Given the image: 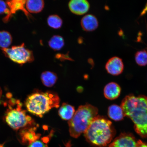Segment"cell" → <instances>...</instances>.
Returning a JSON list of instances; mask_svg holds the SVG:
<instances>
[{
	"instance_id": "obj_9",
	"label": "cell",
	"mask_w": 147,
	"mask_h": 147,
	"mask_svg": "<svg viewBox=\"0 0 147 147\" xmlns=\"http://www.w3.org/2000/svg\"><path fill=\"white\" fill-rule=\"evenodd\" d=\"M105 67L106 71L109 74L113 76H117L123 72L124 64L122 59L115 56L108 60Z\"/></svg>"
},
{
	"instance_id": "obj_17",
	"label": "cell",
	"mask_w": 147,
	"mask_h": 147,
	"mask_svg": "<svg viewBox=\"0 0 147 147\" xmlns=\"http://www.w3.org/2000/svg\"><path fill=\"white\" fill-rule=\"evenodd\" d=\"M48 44L49 47L55 51L61 50L64 47L65 42L64 38L60 35H54L49 40Z\"/></svg>"
},
{
	"instance_id": "obj_11",
	"label": "cell",
	"mask_w": 147,
	"mask_h": 147,
	"mask_svg": "<svg viewBox=\"0 0 147 147\" xmlns=\"http://www.w3.org/2000/svg\"><path fill=\"white\" fill-rule=\"evenodd\" d=\"M80 25L84 31L91 32L98 27L99 22L96 16L92 14H87L83 16L80 21Z\"/></svg>"
},
{
	"instance_id": "obj_25",
	"label": "cell",
	"mask_w": 147,
	"mask_h": 147,
	"mask_svg": "<svg viewBox=\"0 0 147 147\" xmlns=\"http://www.w3.org/2000/svg\"><path fill=\"white\" fill-rule=\"evenodd\" d=\"M147 13V3L144 7V9H143L142 12L141 13L140 16H142L144 15Z\"/></svg>"
},
{
	"instance_id": "obj_16",
	"label": "cell",
	"mask_w": 147,
	"mask_h": 147,
	"mask_svg": "<svg viewBox=\"0 0 147 147\" xmlns=\"http://www.w3.org/2000/svg\"><path fill=\"white\" fill-rule=\"evenodd\" d=\"M41 78L44 85L48 87H53L56 84L58 79L56 74L49 71H46L42 73Z\"/></svg>"
},
{
	"instance_id": "obj_23",
	"label": "cell",
	"mask_w": 147,
	"mask_h": 147,
	"mask_svg": "<svg viewBox=\"0 0 147 147\" xmlns=\"http://www.w3.org/2000/svg\"><path fill=\"white\" fill-rule=\"evenodd\" d=\"M28 147H47V145L41 141L36 140L29 144Z\"/></svg>"
},
{
	"instance_id": "obj_7",
	"label": "cell",
	"mask_w": 147,
	"mask_h": 147,
	"mask_svg": "<svg viewBox=\"0 0 147 147\" xmlns=\"http://www.w3.org/2000/svg\"><path fill=\"white\" fill-rule=\"evenodd\" d=\"M26 1L24 0H11L6 1L9 9V13L8 16L3 18V22L7 23L10 21L13 15L15 14L18 11H23L27 17L30 19L32 18L30 14L28 12L26 8Z\"/></svg>"
},
{
	"instance_id": "obj_26",
	"label": "cell",
	"mask_w": 147,
	"mask_h": 147,
	"mask_svg": "<svg viewBox=\"0 0 147 147\" xmlns=\"http://www.w3.org/2000/svg\"><path fill=\"white\" fill-rule=\"evenodd\" d=\"M71 145L70 141H69L68 142L66 143L65 145V147H71Z\"/></svg>"
},
{
	"instance_id": "obj_19",
	"label": "cell",
	"mask_w": 147,
	"mask_h": 147,
	"mask_svg": "<svg viewBox=\"0 0 147 147\" xmlns=\"http://www.w3.org/2000/svg\"><path fill=\"white\" fill-rule=\"evenodd\" d=\"M47 22L49 27L55 29L60 28L63 25V22L62 18L57 14L49 16L47 18Z\"/></svg>"
},
{
	"instance_id": "obj_5",
	"label": "cell",
	"mask_w": 147,
	"mask_h": 147,
	"mask_svg": "<svg viewBox=\"0 0 147 147\" xmlns=\"http://www.w3.org/2000/svg\"><path fill=\"white\" fill-rule=\"evenodd\" d=\"M5 120L10 127L15 130L32 125L33 123L32 119L27 115L25 110L22 109L21 104L20 102L17 108L10 107L7 110Z\"/></svg>"
},
{
	"instance_id": "obj_15",
	"label": "cell",
	"mask_w": 147,
	"mask_h": 147,
	"mask_svg": "<svg viewBox=\"0 0 147 147\" xmlns=\"http://www.w3.org/2000/svg\"><path fill=\"white\" fill-rule=\"evenodd\" d=\"M75 113L74 107L66 103L62 104L58 111L60 117L65 120H70L72 119Z\"/></svg>"
},
{
	"instance_id": "obj_2",
	"label": "cell",
	"mask_w": 147,
	"mask_h": 147,
	"mask_svg": "<svg viewBox=\"0 0 147 147\" xmlns=\"http://www.w3.org/2000/svg\"><path fill=\"white\" fill-rule=\"evenodd\" d=\"M88 142L94 146L102 147L111 142L115 135L111 121L97 115L84 133Z\"/></svg>"
},
{
	"instance_id": "obj_3",
	"label": "cell",
	"mask_w": 147,
	"mask_h": 147,
	"mask_svg": "<svg viewBox=\"0 0 147 147\" xmlns=\"http://www.w3.org/2000/svg\"><path fill=\"white\" fill-rule=\"evenodd\" d=\"M60 102L59 97L54 92H36L28 97L25 106L29 113L41 117L52 108L59 107Z\"/></svg>"
},
{
	"instance_id": "obj_20",
	"label": "cell",
	"mask_w": 147,
	"mask_h": 147,
	"mask_svg": "<svg viewBox=\"0 0 147 147\" xmlns=\"http://www.w3.org/2000/svg\"><path fill=\"white\" fill-rule=\"evenodd\" d=\"M136 63L139 66H145L147 65V52L145 50L137 51L135 54Z\"/></svg>"
},
{
	"instance_id": "obj_10",
	"label": "cell",
	"mask_w": 147,
	"mask_h": 147,
	"mask_svg": "<svg viewBox=\"0 0 147 147\" xmlns=\"http://www.w3.org/2000/svg\"><path fill=\"white\" fill-rule=\"evenodd\" d=\"M68 7L74 14L82 16L87 13L89 11L90 4L86 0H71L69 2Z\"/></svg>"
},
{
	"instance_id": "obj_27",
	"label": "cell",
	"mask_w": 147,
	"mask_h": 147,
	"mask_svg": "<svg viewBox=\"0 0 147 147\" xmlns=\"http://www.w3.org/2000/svg\"><path fill=\"white\" fill-rule=\"evenodd\" d=\"M0 147H3V145L2 144H0Z\"/></svg>"
},
{
	"instance_id": "obj_12",
	"label": "cell",
	"mask_w": 147,
	"mask_h": 147,
	"mask_svg": "<svg viewBox=\"0 0 147 147\" xmlns=\"http://www.w3.org/2000/svg\"><path fill=\"white\" fill-rule=\"evenodd\" d=\"M121 91L120 86L117 83L110 82L104 88V96L108 100H114L119 96Z\"/></svg>"
},
{
	"instance_id": "obj_24",
	"label": "cell",
	"mask_w": 147,
	"mask_h": 147,
	"mask_svg": "<svg viewBox=\"0 0 147 147\" xmlns=\"http://www.w3.org/2000/svg\"><path fill=\"white\" fill-rule=\"evenodd\" d=\"M137 147H147V143L140 140L137 141Z\"/></svg>"
},
{
	"instance_id": "obj_13",
	"label": "cell",
	"mask_w": 147,
	"mask_h": 147,
	"mask_svg": "<svg viewBox=\"0 0 147 147\" xmlns=\"http://www.w3.org/2000/svg\"><path fill=\"white\" fill-rule=\"evenodd\" d=\"M25 5L29 13H38L43 10L45 3L43 0H28L26 1Z\"/></svg>"
},
{
	"instance_id": "obj_14",
	"label": "cell",
	"mask_w": 147,
	"mask_h": 147,
	"mask_svg": "<svg viewBox=\"0 0 147 147\" xmlns=\"http://www.w3.org/2000/svg\"><path fill=\"white\" fill-rule=\"evenodd\" d=\"M108 114L110 119L115 121H120L125 117L123 110L121 106L113 104L108 108Z\"/></svg>"
},
{
	"instance_id": "obj_4",
	"label": "cell",
	"mask_w": 147,
	"mask_h": 147,
	"mask_svg": "<svg viewBox=\"0 0 147 147\" xmlns=\"http://www.w3.org/2000/svg\"><path fill=\"white\" fill-rule=\"evenodd\" d=\"M98 109L90 104L81 106L69 121L71 136L77 138L85 133L98 115Z\"/></svg>"
},
{
	"instance_id": "obj_6",
	"label": "cell",
	"mask_w": 147,
	"mask_h": 147,
	"mask_svg": "<svg viewBox=\"0 0 147 147\" xmlns=\"http://www.w3.org/2000/svg\"><path fill=\"white\" fill-rule=\"evenodd\" d=\"M1 50L5 57L14 63L21 65L31 63L34 59L32 51L27 49L24 43Z\"/></svg>"
},
{
	"instance_id": "obj_18",
	"label": "cell",
	"mask_w": 147,
	"mask_h": 147,
	"mask_svg": "<svg viewBox=\"0 0 147 147\" xmlns=\"http://www.w3.org/2000/svg\"><path fill=\"white\" fill-rule=\"evenodd\" d=\"M12 42L11 35L7 31H0V48L1 49L8 48Z\"/></svg>"
},
{
	"instance_id": "obj_22",
	"label": "cell",
	"mask_w": 147,
	"mask_h": 147,
	"mask_svg": "<svg viewBox=\"0 0 147 147\" xmlns=\"http://www.w3.org/2000/svg\"><path fill=\"white\" fill-rule=\"evenodd\" d=\"M9 13V9L6 2L0 0V15L5 14L6 16L8 15Z\"/></svg>"
},
{
	"instance_id": "obj_21",
	"label": "cell",
	"mask_w": 147,
	"mask_h": 147,
	"mask_svg": "<svg viewBox=\"0 0 147 147\" xmlns=\"http://www.w3.org/2000/svg\"><path fill=\"white\" fill-rule=\"evenodd\" d=\"M34 130L33 129L30 130L29 132H28L24 134L23 137V140L25 142H28L29 144L34 141L38 140L41 135L36 134Z\"/></svg>"
},
{
	"instance_id": "obj_8",
	"label": "cell",
	"mask_w": 147,
	"mask_h": 147,
	"mask_svg": "<svg viewBox=\"0 0 147 147\" xmlns=\"http://www.w3.org/2000/svg\"><path fill=\"white\" fill-rule=\"evenodd\" d=\"M137 141L131 134L122 133L115 138L108 147H137Z\"/></svg>"
},
{
	"instance_id": "obj_1",
	"label": "cell",
	"mask_w": 147,
	"mask_h": 147,
	"mask_svg": "<svg viewBox=\"0 0 147 147\" xmlns=\"http://www.w3.org/2000/svg\"><path fill=\"white\" fill-rule=\"evenodd\" d=\"M125 115L133 121L135 131L141 137L147 138V97L127 95L121 104Z\"/></svg>"
}]
</instances>
